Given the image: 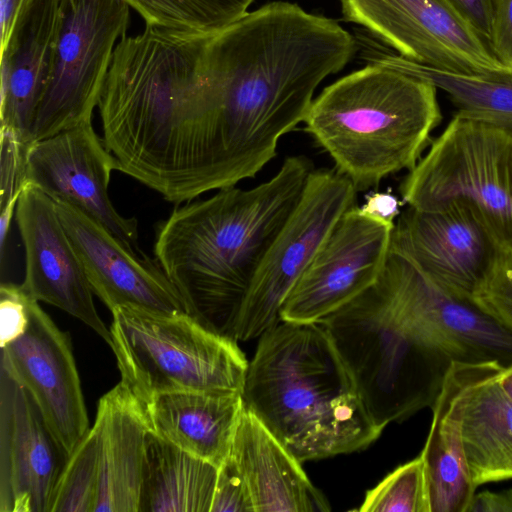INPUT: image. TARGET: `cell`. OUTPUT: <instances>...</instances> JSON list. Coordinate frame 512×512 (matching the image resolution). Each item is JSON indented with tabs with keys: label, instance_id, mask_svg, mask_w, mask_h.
<instances>
[{
	"label": "cell",
	"instance_id": "1",
	"mask_svg": "<svg viewBox=\"0 0 512 512\" xmlns=\"http://www.w3.org/2000/svg\"><path fill=\"white\" fill-rule=\"evenodd\" d=\"M356 51L337 21L285 1L211 35L196 124L203 155L232 177L254 178L304 122L319 84Z\"/></svg>",
	"mask_w": 512,
	"mask_h": 512
},
{
	"label": "cell",
	"instance_id": "2",
	"mask_svg": "<svg viewBox=\"0 0 512 512\" xmlns=\"http://www.w3.org/2000/svg\"><path fill=\"white\" fill-rule=\"evenodd\" d=\"M313 169L306 157L289 156L270 179L186 202L160 225L156 260L187 314L236 340L238 315L252 279Z\"/></svg>",
	"mask_w": 512,
	"mask_h": 512
},
{
	"label": "cell",
	"instance_id": "3",
	"mask_svg": "<svg viewBox=\"0 0 512 512\" xmlns=\"http://www.w3.org/2000/svg\"><path fill=\"white\" fill-rule=\"evenodd\" d=\"M242 396L300 462L363 450L383 431L321 323L281 320L261 335Z\"/></svg>",
	"mask_w": 512,
	"mask_h": 512
},
{
	"label": "cell",
	"instance_id": "4",
	"mask_svg": "<svg viewBox=\"0 0 512 512\" xmlns=\"http://www.w3.org/2000/svg\"><path fill=\"white\" fill-rule=\"evenodd\" d=\"M441 120L433 84L369 63L324 88L304 123L335 169L363 191L414 168Z\"/></svg>",
	"mask_w": 512,
	"mask_h": 512
},
{
	"label": "cell",
	"instance_id": "5",
	"mask_svg": "<svg viewBox=\"0 0 512 512\" xmlns=\"http://www.w3.org/2000/svg\"><path fill=\"white\" fill-rule=\"evenodd\" d=\"M319 323L379 427L433 407L454 361L408 330L374 284Z\"/></svg>",
	"mask_w": 512,
	"mask_h": 512
},
{
	"label": "cell",
	"instance_id": "6",
	"mask_svg": "<svg viewBox=\"0 0 512 512\" xmlns=\"http://www.w3.org/2000/svg\"><path fill=\"white\" fill-rule=\"evenodd\" d=\"M111 344L121 381L146 403L182 392L242 393L249 366L236 340L206 328L187 313L135 306L112 311Z\"/></svg>",
	"mask_w": 512,
	"mask_h": 512
},
{
	"label": "cell",
	"instance_id": "7",
	"mask_svg": "<svg viewBox=\"0 0 512 512\" xmlns=\"http://www.w3.org/2000/svg\"><path fill=\"white\" fill-rule=\"evenodd\" d=\"M421 211L470 208L503 250L512 251V137L455 114L400 185Z\"/></svg>",
	"mask_w": 512,
	"mask_h": 512
},
{
	"label": "cell",
	"instance_id": "8",
	"mask_svg": "<svg viewBox=\"0 0 512 512\" xmlns=\"http://www.w3.org/2000/svg\"><path fill=\"white\" fill-rule=\"evenodd\" d=\"M54 61L30 129V143L91 121L117 41L126 35L124 0H61Z\"/></svg>",
	"mask_w": 512,
	"mask_h": 512
},
{
	"label": "cell",
	"instance_id": "9",
	"mask_svg": "<svg viewBox=\"0 0 512 512\" xmlns=\"http://www.w3.org/2000/svg\"><path fill=\"white\" fill-rule=\"evenodd\" d=\"M357 204V189L336 169H313L293 213L265 253L243 300L236 340L260 338L281 321L287 297L338 219Z\"/></svg>",
	"mask_w": 512,
	"mask_h": 512
},
{
	"label": "cell",
	"instance_id": "10",
	"mask_svg": "<svg viewBox=\"0 0 512 512\" xmlns=\"http://www.w3.org/2000/svg\"><path fill=\"white\" fill-rule=\"evenodd\" d=\"M374 286L408 330L452 361L512 363V335L474 303L437 286L405 254L390 249Z\"/></svg>",
	"mask_w": 512,
	"mask_h": 512
},
{
	"label": "cell",
	"instance_id": "11",
	"mask_svg": "<svg viewBox=\"0 0 512 512\" xmlns=\"http://www.w3.org/2000/svg\"><path fill=\"white\" fill-rule=\"evenodd\" d=\"M361 25L405 59L456 74L495 76L504 66L449 0H340Z\"/></svg>",
	"mask_w": 512,
	"mask_h": 512
},
{
	"label": "cell",
	"instance_id": "12",
	"mask_svg": "<svg viewBox=\"0 0 512 512\" xmlns=\"http://www.w3.org/2000/svg\"><path fill=\"white\" fill-rule=\"evenodd\" d=\"M393 226L357 205L347 210L287 297L281 320L319 323L369 289L385 266Z\"/></svg>",
	"mask_w": 512,
	"mask_h": 512
},
{
	"label": "cell",
	"instance_id": "13",
	"mask_svg": "<svg viewBox=\"0 0 512 512\" xmlns=\"http://www.w3.org/2000/svg\"><path fill=\"white\" fill-rule=\"evenodd\" d=\"M117 159L94 131L91 121L30 144L26 182L53 200L65 201L101 224L130 248L138 246V223L114 208L108 194Z\"/></svg>",
	"mask_w": 512,
	"mask_h": 512
},
{
	"label": "cell",
	"instance_id": "14",
	"mask_svg": "<svg viewBox=\"0 0 512 512\" xmlns=\"http://www.w3.org/2000/svg\"><path fill=\"white\" fill-rule=\"evenodd\" d=\"M28 309L24 332L1 347L0 368L31 394L70 455L90 428L71 339L33 297Z\"/></svg>",
	"mask_w": 512,
	"mask_h": 512
},
{
	"label": "cell",
	"instance_id": "15",
	"mask_svg": "<svg viewBox=\"0 0 512 512\" xmlns=\"http://www.w3.org/2000/svg\"><path fill=\"white\" fill-rule=\"evenodd\" d=\"M390 249L408 256L437 286L472 302L501 248L468 207H409L394 221Z\"/></svg>",
	"mask_w": 512,
	"mask_h": 512
},
{
	"label": "cell",
	"instance_id": "16",
	"mask_svg": "<svg viewBox=\"0 0 512 512\" xmlns=\"http://www.w3.org/2000/svg\"><path fill=\"white\" fill-rule=\"evenodd\" d=\"M68 457L31 394L0 368V512H50Z\"/></svg>",
	"mask_w": 512,
	"mask_h": 512
},
{
	"label": "cell",
	"instance_id": "17",
	"mask_svg": "<svg viewBox=\"0 0 512 512\" xmlns=\"http://www.w3.org/2000/svg\"><path fill=\"white\" fill-rule=\"evenodd\" d=\"M15 216L25 249L26 271L22 287L37 301L56 306L78 318L110 345V330L97 313L93 291L60 220L55 201L25 183Z\"/></svg>",
	"mask_w": 512,
	"mask_h": 512
},
{
	"label": "cell",
	"instance_id": "18",
	"mask_svg": "<svg viewBox=\"0 0 512 512\" xmlns=\"http://www.w3.org/2000/svg\"><path fill=\"white\" fill-rule=\"evenodd\" d=\"M54 201L93 293L110 311L135 306L168 314L185 312L180 295L157 260L130 248L71 204Z\"/></svg>",
	"mask_w": 512,
	"mask_h": 512
},
{
	"label": "cell",
	"instance_id": "19",
	"mask_svg": "<svg viewBox=\"0 0 512 512\" xmlns=\"http://www.w3.org/2000/svg\"><path fill=\"white\" fill-rule=\"evenodd\" d=\"M61 22V0H33L1 50L0 131L27 145L51 74Z\"/></svg>",
	"mask_w": 512,
	"mask_h": 512
},
{
	"label": "cell",
	"instance_id": "20",
	"mask_svg": "<svg viewBox=\"0 0 512 512\" xmlns=\"http://www.w3.org/2000/svg\"><path fill=\"white\" fill-rule=\"evenodd\" d=\"M93 427L99 447L95 512H139L150 431L143 403L120 381L100 398Z\"/></svg>",
	"mask_w": 512,
	"mask_h": 512
},
{
	"label": "cell",
	"instance_id": "21",
	"mask_svg": "<svg viewBox=\"0 0 512 512\" xmlns=\"http://www.w3.org/2000/svg\"><path fill=\"white\" fill-rule=\"evenodd\" d=\"M230 458L247 488L253 512H325L331 507L301 463L248 409Z\"/></svg>",
	"mask_w": 512,
	"mask_h": 512
},
{
	"label": "cell",
	"instance_id": "22",
	"mask_svg": "<svg viewBox=\"0 0 512 512\" xmlns=\"http://www.w3.org/2000/svg\"><path fill=\"white\" fill-rule=\"evenodd\" d=\"M150 432L219 468L246 409L242 393L182 391L143 403Z\"/></svg>",
	"mask_w": 512,
	"mask_h": 512
},
{
	"label": "cell",
	"instance_id": "23",
	"mask_svg": "<svg viewBox=\"0 0 512 512\" xmlns=\"http://www.w3.org/2000/svg\"><path fill=\"white\" fill-rule=\"evenodd\" d=\"M505 365L474 362L461 395V435L475 488L512 478V399L499 383Z\"/></svg>",
	"mask_w": 512,
	"mask_h": 512
},
{
	"label": "cell",
	"instance_id": "24",
	"mask_svg": "<svg viewBox=\"0 0 512 512\" xmlns=\"http://www.w3.org/2000/svg\"><path fill=\"white\" fill-rule=\"evenodd\" d=\"M472 363H451L432 407L430 431L420 454L430 512H467L475 494L461 435V395Z\"/></svg>",
	"mask_w": 512,
	"mask_h": 512
},
{
	"label": "cell",
	"instance_id": "25",
	"mask_svg": "<svg viewBox=\"0 0 512 512\" xmlns=\"http://www.w3.org/2000/svg\"><path fill=\"white\" fill-rule=\"evenodd\" d=\"M357 48L367 63L421 78L444 91L457 114L497 128L512 137V71L485 77L436 70L405 59L364 34Z\"/></svg>",
	"mask_w": 512,
	"mask_h": 512
},
{
	"label": "cell",
	"instance_id": "26",
	"mask_svg": "<svg viewBox=\"0 0 512 512\" xmlns=\"http://www.w3.org/2000/svg\"><path fill=\"white\" fill-rule=\"evenodd\" d=\"M218 468L149 431L139 512H210Z\"/></svg>",
	"mask_w": 512,
	"mask_h": 512
},
{
	"label": "cell",
	"instance_id": "27",
	"mask_svg": "<svg viewBox=\"0 0 512 512\" xmlns=\"http://www.w3.org/2000/svg\"><path fill=\"white\" fill-rule=\"evenodd\" d=\"M146 25L216 34L242 18L255 0H124Z\"/></svg>",
	"mask_w": 512,
	"mask_h": 512
},
{
	"label": "cell",
	"instance_id": "28",
	"mask_svg": "<svg viewBox=\"0 0 512 512\" xmlns=\"http://www.w3.org/2000/svg\"><path fill=\"white\" fill-rule=\"evenodd\" d=\"M99 489V447L89 428L69 455L55 487L50 512H95Z\"/></svg>",
	"mask_w": 512,
	"mask_h": 512
},
{
	"label": "cell",
	"instance_id": "29",
	"mask_svg": "<svg viewBox=\"0 0 512 512\" xmlns=\"http://www.w3.org/2000/svg\"><path fill=\"white\" fill-rule=\"evenodd\" d=\"M360 512H430L424 461L406 462L367 491Z\"/></svg>",
	"mask_w": 512,
	"mask_h": 512
},
{
	"label": "cell",
	"instance_id": "30",
	"mask_svg": "<svg viewBox=\"0 0 512 512\" xmlns=\"http://www.w3.org/2000/svg\"><path fill=\"white\" fill-rule=\"evenodd\" d=\"M472 303L512 335V251L500 250Z\"/></svg>",
	"mask_w": 512,
	"mask_h": 512
},
{
	"label": "cell",
	"instance_id": "31",
	"mask_svg": "<svg viewBox=\"0 0 512 512\" xmlns=\"http://www.w3.org/2000/svg\"><path fill=\"white\" fill-rule=\"evenodd\" d=\"M30 145L19 142L9 132L0 131V213L16 211L26 182V155Z\"/></svg>",
	"mask_w": 512,
	"mask_h": 512
},
{
	"label": "cell",
	"instance_id": "32",
	"mask_svg": "<svg viewBox=\"0 0 512 512\" xmlns=\"http://www.w3.org/2000/svg\"><path fill=\"white\" fill-rule=\"evenodd\" d=\"M30 295L22 285L1 283L0 346L13 341L26 329L29 321Z\"/></svg>",
	"mask_w": 512,
	"mask_h": 512
},
{
	"label": "cell",
	"instance_id": "33",
	"mask_svg": "<svg viewBox=\"0 0 512 512\" xmlns=\"http://www.w3.org/2000/svg\"><path fill=\"white\" fill-rule=\"evenodd\" d=\"M210 512H253L245 482L230 456L218 468Z\"/></svg>",
	"mask_w": 512,
	"mask_h": 512
},
{
	"label": "cell",
	"instance_id": "34",
	"mask_svg": "<svg viewBox=\"0 0 512 512\" xmlns=\"http://www.w3.org/2000/svg\"><path fill=\"white\" fill-rule=\"evenodd\" d=\"M489 46L496 58L512 70V0H494Z\"/></svg>",
	"mask_w": 512,
	"mask_h": 512
},
{
	"label": "cell",
	"instance_id": "35",
	"mask_svg": "<svg viewBox=\"0 0 512 512\" xmlns=\"http://www.w3.org/2000/svg\"><path fill=\"white\" fill-rule=\"evenodd\" d=\"M474 30L489 43L494 0H449Z\"/></svg>",
	"mask_w": 512,
	"mask_h": 512
},
{
	"label": "cell",
	"instance_id": "36",
	"mask_svg": "<svg viewBox=\"0 0 512 512\" xmlns=\"http://www.w3.org/2000/svg\"><path fill=\"white\" fill-rule=\"evenodd\" d=\"M467 512H512V488L474 494Z\"/></svg>",
	"mask_w": 512,
	"mask_h": 512
},
{
	"label": "cell",
	"instance_id": "37",
	"mask_svg": "<svg viewBox=\"0 0 512 512\" xmlns=\"http://www.w3.org/2000/svg\"><path fill=\"white\" fill-rule=\"evenodd\" d=\"M33 0H1V50Z\"/></svg>",
	"mask_w": 512,
	"mask_h": 512
},
{
	"label": "cell",
	"instance_id": "38",
	"mask_svg": "<svg viewBox=\"0 0 512 512\" xmlns=\"http://www.w3.org/2000/svg\"><path fill=\"white\" fill-rule=\"evenodd\" d=\"M360 208L369 215L390 222H394L400 214L397 198L384 192L372 193L366 198L364 205Z\"/></svg>",
	"mask_w": 512,
	"mask_h": 512
},
{
	"label": "cell",
	"instance_id": "39",
	"mask_svg": "<svg viewBox=\"0 0 512 512\" xmlns=\"http://www.w3.org/2000/svg\"><path fill=\"white\" fill-rule=\"evenodd\" d=\"M499 383L506 394L512 399V363L503 367Z\"/></svg>",
	"mask_w": 512,
	"mask_h": 512
}]
</instances>
